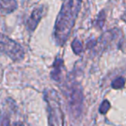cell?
<instances>
[{"label":"cell","instance_id":"9","mask_svg":"<svg viewBox=\"0 0 126 126\" xmlns=\"http://www.w3.org/2000/svg\"><path fill=\"white\" fill-rule=\"evenodd\" d=\"M105 12L104 10L100 11V13L99 14L98 17L96 18L95 22H94V26L98 28H102L104 24V22H105Z\"/></svg>","mask_w":126,"mask_h":126},{"label":"cell","instance_id":"10","mask_svg":"<svg viewBox=\"0 0 126 126\" xmlns=\"http://www.w3.org/2000/svg\"><path fill=\"white\" fill-rule=\"evenodd\" d=\"M125 78L120 76V77L116 78V79L112 81L111 87H112V88H114V89H120V88H122L125 86Z\"/></svg>","mask_w":126,"mask_h":126},{"label":"cell","instance_id":"13","mask_svg":"<svg viewBox=\"0 0 126 126\" xmlns=\"http://www.w3.org/2000/svg\"><path fill=\"white\" fill-rule=\"evenodd\" d=\"M121 18H122V20L124 21V22L126 23V10L125 12H124V14L122 15V16H121Z\"/></svg>","mask_w":126,"mask_h":126},{"label":"cell","instance_id":"8","mask_svg":"<svg viewBox=\"0 0 126 126\" xmlns=\"http://www.w3.org/2000/svg\"><path fill=\"white\" fill-rule=\"evenodd\" d=\"M72 49L74 51V52L77 55H79L83 51H84V48H83V44L79 39H74V41L72 42Z\"/></svg>","mask_w":126,"mask_h":126},{"label":"cell","instance_id":"11","mask_svg":"<svg viewBox=\"0 0 126 126\" xmlns=\"http://www.w3.org/2000/svg\"><path fill=\"white\" fill-rule=\"evenodd\" d=\"M111 108V105H110L109 101L108 100H104L102 102V104L100 105V107H99V111L102 114H105L109 109Z\"/></svg>","mask_w":126,"mask_h":126},{"label":"cell","instance_id":"4","mask_svg":"<svg viewBox=\"0 0 126 126\" xmlns=\"http://www.w3.org/2000/svg\"><path fill=\"white\" fill-rule=\"evenodd\" d=\"M83 93L81 88L74 84L67 91V100L73 112L77 116L80 113L83 104Z\"/></svg>","mask_w":126,"mask_h":126},{"label":"cell","instance_id":"1","mask_svg":"<svg viewBox=\"0 0 126 126\" xmlns=\"http://www.w3.org/2000/svg\"><path fill=\"white\" fill-rule=\"evenodd\" d=\"M82 0H66L56 18L54 37L58 46H63L68 40L81 8Z\"/></svg>","mask_w":126,"mask_h":126},{"label":"cell","instance_id":"3","mask_svg":"<svg viewBox=\"0 0 126 126\" xmlns=\"http://www.w3.org/2000/svg\"><path fill=\"white\" fill-rule=\"evenodd\" d=\"M1 51L15 62L24 59L25 55L24 48L20 44L11 40L3 33L1 35Z\"/></svg>","mask_w":126,"mask_h":126},{"label":"cell","instance_id":"12","mask_svg":"<svg viewBox=\"0 0 126 126\" xmlns=\"http://www.w3.org/2000/svg\"><path fill=\"white\" fill-rule=\"evenodd\" d=\"M10 126H24L23 124H21L20 122H15V123H13L12 125H10Z\"/></svg>","mask_w":126,"mask_h":126},{"label":"cell","instance_id":"5","mask_svg":"<svg viewBox=\"0 0 126 126\" xmlns=\"http://www.w3.org/2000/svg\"><path fill=\"white\" fill-rule=\"evenodd\" d=\"M42 12H43V9H42V6L35 7L32 10L30 15L29 16V17L26 19V22H25L26 27H27V28L30 32L34 31L36 28L37 25L39 24L41 19H42Z\"/></svg>","mask_w":126,"mask_h":126},{"label":"cell","instance_id":"7","mask_svg":"<svg viewBox=\"0 0 126 126\" xmlns=\"http://www.w3.org/2000/svg\"><path fill=\"white\" fill-rule=\"evenodd\" d=\"M1 11L3 14H9L17 10V0H0Z\"/></svg>","mask_w":126,"mask_h":126},{"label":"cell","instance_id":"2","mask_svg":"<svg viewBox=\"0 0 126 126\" xmlns=\"http://www.w3.org/2000/svg\"><path fill=\"white\" fill-rule=\"evenodd\" d=\"M45 100L49 111V126H64V116L58 94L49 90L45 94Z\"/></svg>","mask_w":126,"mask_h":126},{"label":"cell","instance_id":"6","mask_svg":"<svg viewBox=\"0 0 126 126\" xmlns=\"http://www.w3.org/2000/svg\"><path fill=\"white\" fill-rule=\"evenodd\" d=\"M64 69L63 64V60L61 58H56L55 61L54 62L53 64V70L51 71V77L54 81H60L61 79V76H62Z\"/></svg>","mask_w":126,"mask_h":126}]
</instances>
